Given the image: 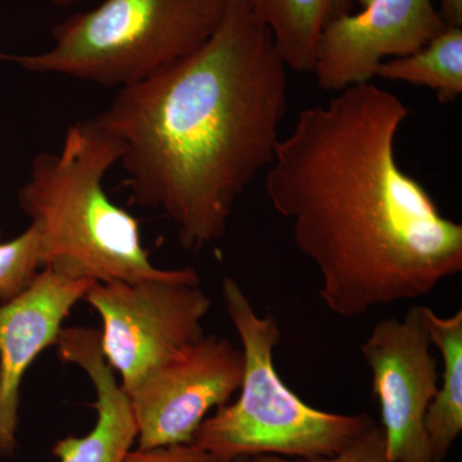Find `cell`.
<instances>
[{"label":"cell","instance_id":"3957f363","mask_svg":"<svg viewBox=\"0 0 462 462\" xmlns=\"http://www.w3.org/2000/svg\"><path fill=\"white\" fill-rule=\"evenodd\" d=\"M123 154L120 138L91 117L67 129L60 151L33 157L17 199L39 231L44 269L76 281L200 282L189 267L154 266L138 221L109 199L103 181Z\"/></svg>","mask_w":462,"mask_h":462},{"label":"cell","instance_id":"e0dca14e","mask_svg":"<svg viewBox=\"0 0 462 462\" xmlns=\"http://www.w3.org/2000/svg\"><path fill=\"white\" fill-rule=\"evenodd\" d=\"M123 462H230L191 443L130 449Z\"/></svg>","mask_w":462,"mask_h":462},{"label":"cell","instance_id":"7c38bea8","mask_svg":"<svg viewBox=\"0 0 462 462\" xmlns=\"http://www.w3.org/2000/svg\"><path fill=\"white\" fill-rule=\"evenodd\" d=\"M269 29L287 69L311 74L319 39L328 26L352 14L361 0H247Z\"/></svg>","mask_w":462,"mask_h":462},{"label":"cell","instance_id":"ba28073f","mask_svg":"<svg viewBox=\"0 0 462 462\" xmlns=\"http://www.w3.org/2000/svg\"><path fill=\"white\" fill-rule=\"evenodd\" d=\"M431 346L419 305L410 307L403 318L379 321L361 345L389 462H431L424 420L439 383Z\"/></svg>","mask_w":462,"mask_h":462},{"label":"cell","instance_id":"9a60e30c","mask_svg":"<svg viewBox=\"0 0 462 462\" xmlns=\"http://www.w3.org/2000/svg\"><path fill=\"white\" fill-rule=\"evenodd\" d=\"M42 269L41 236L32 224L9 242L0 240V307L27 291Z\"/></svg>","mask_w":462,"mask_h":462},{"label":"cell","instance_id":"8fae6325","mask_svg":"<svg viewBox=\"0 0 462 462\" xmlns=\"http://www.w3.org/2000/svg\"><path fill=\"white\" fill-rule=\"evenodd\" d=\"M58 355L80 367L96 391L97 421L84 437L58 440L53 454L60 462H123L136 440L132 404L103 356L100 330L63 328L57 339Z\"/></svg>","mask_w":462,"mask_h":462},{"label":"cell","instance_id":"5b68a950","mask_svg":"<svg viewBox=\"0 0 462 462\" xmlns=\"http://www.w3.org/2000/svg\"><path fill=\"white\" fill-rule=\"evenodd\" d=\"M229 0H103L51 29L53 47L8 56L35 74L69 76L102 87L141 84L202 47Z\"/></svg>","mask_w":462,"mask_h":462},{"label":"cell","instance_id":"ffe728a7","mask_svg":"<svg viewBox=\"0 0 462 462\" xmlns=\"http://www.w3.org/2000/svg\"><path fill=\"white\" fill-rule=\"evenodd\" d=\"M230 462H254V461H252V457H238V458H234V460H231Z\"/></svg>","mask_w":462,"mask_h":462},{"label":"cell","instance_id":"9c48e42d","mask_svg":"<svg viewBox=\"0 0 462 462\" xmlns=\"http://www.w3.org/2000/svg\"><path fill=\"white\" fill-rule=\"evenodd\" d=\"M360 7L319 39L311 74L322 89L373 83L383 62L420 50L448 27L433 0H361Z\"/></svg>","mask_w":462,"mask_h":462},{"label":"cell","instance_id":"6da1fadb","mask_svg":"<svg viewBox=\"0 0 462 462\" xmlns=\"http://www.w3.org/2000/svg\"><path fill=\"white\" fill-rule=\"evenodd\" d=\"M411 114L378 85L346 88L300 111L267 167V199L339 318L430 296L462 272V225L397 161Z\"/></svg>","mask_w":462,"mask_h":462},{"label":"cell","instance_id":"4fadbf2b","mask_svg":"<svg viewBox=\"0 0 462 462\" xmlns=\"http://www.w3.org/2000/svg\"><path fill=\"white\" fill-rule=\"evenodd\" d=\"M431 345L442 357L443 370L424 428L431 462H445L462 431V310L442 318L422 306Z\"/></svg>","mask_w":462,"mask_h":462},{"label":"cell","instance_id":"d6986e66","mask_svg":"<svg viewBox=\"0 0 462 462\" xmlns=\"http://www.w3.org/2000/svg\"><path fill=\"white\" fill-rule=\"evenodd\" d=\"M53 5L58 7H66V5H75V3L80 2V0H50Z\"/></svg>","mask_w":462,"mask_h":462},{"label":"cell","instance_id":"52a82bcc","mask_svg":"<svg viewBox=\"0 0 462 462\" xmlns=\"http://www.w3.org/2000/svg\"><path fill=\"white\" fill-rule=\"evenodd\" d=\"M245 356L229 339L203 336L130 393L138 448L185 445L212 410L238 393Z\"/></svg>","mask_w":462,"mask_h":462},{"label":"cell","instance_id":"ac0fdd59","mask_svg":"<svg viewBox=\"0 0 462 462\" xmlns=\"http://www.w3.org/2000/svg\"><path fill=\"white\" fill-rule=\"evenodd\" d=\"M440 17L448 27H462V0H440Z\"/></svg>","mask_w":462,"mask_h":462},{"label":"cell","instance_id":"8992f818","mask_svg":"<svg viewBox=\"0 0 462 462\" xmlns=\"http://www.w3.org/2000/svg\"><path fill=\"white\" fill-rule=\"evenodd\" d=\"M189 281L109 282L84 300L100 316V346L125 393L205 336L211 298Z\"/></svg>","mask_w":462,"mask_h":462},{"label":"cell","instance_id":"30bf717a","mask_svg":"<svg viewBox=\"0 0 462 462\" xmlns=\"http://www.w3.org/2000/svg\"><path fill=\"white\" fill-rule=\"evenodd\" d=\"M96 282L42 269L27 291L0 307V457L16 449L23 376L42 351L56 346L63 322Z\"/></svg>","mask_w":462,"mask_h":462},{"label":"cell","instance_id":"5bb4252c","mask_svg":"<svg viewBox=\"0 0 462 462\" xmlns=\"http://www.w3.org/2000/svg\"><path fill=\"white\" fill-rule=\"evenodd\" d=\"M375 78L428 88L440 103L455 102L462 94L461 27H446L420 50L385 60Z\"/></svg>","mask_w":462,"mask_h":462},{"label":"cell","instance_id":"7a4b0ae2","mask_svg":"<svg viewBox=\"0 0 462 462\" xmlns=\"http://www.w3.org/2000/svg\"><path fill=\"white\" fill-rule=\"evenodd\" d=\"M288 75L247 0H229L196 51L118 89L94 116L120 138L125 187L161 209L185 251L223 239L240 196L267 169L287 114Z\"/></svg>","mask_w":462,"mask_h":462},{"label":"cell","instance_id":"44dd1931","mask_svg":"<svg viewBox=\"0 0 462 462\" xmlns=\"http://www.w3.org/2000/svg\"><path fill=\"white\" fill-rule=\"evenodd\" d=\"M0 240H2V229H0Z\"/></svg>","mask_w":462,"mask_h":462},{"label":"cell","instance_id":"277c9868","mask_svg":"<svg viewBox=\"0 0 462 462\" xmlns=\"http://www.w3.org/2000/svg\"><path fill=\"white\" fill-rule=\"evenodd\" d=\"M223 297L242 343L245 372L238 400L202 422L194 445L227 461L261 455L327 457L372 427L367 413L322 411L297 396L273 361L282 338L275 316L258 315L233 278L224 279Z\"/></svg>","mask_w":462,"mask_h":462},{"label":"cell","instance_id":"2e32d148","mask_svg":"<svg viewBox=\"0 0 462 462\" xmlns=\"http://www.w3.org/2000/svg\"><path fill=\"white\" fill-rule=\"evenodd\" d=\"M254 462H389L384 431L375 422L343 447L337 454L327 457L288 458L282 456L261 455L252 457Z\"/></svg>","mask_w":462,"mask_h":462}]
</instances>
